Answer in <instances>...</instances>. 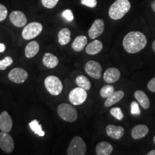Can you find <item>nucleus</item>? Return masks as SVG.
Wrapping results in <instances>:
<instances>
[{
  "instance_id": "39",
  "label": "nucleus",
  "mask_w": 155,
  "mask_h": 155,
  "mask_svg": "<svg viewBox=\"0 0 155 155\" xmlns=\"http://www.w3.org/2000/svg\"><path fill=\"white\" fill-rule=\"evenodd\" d=\"M152 49L155 52V40L153 42V43H152Z\"/></svg>"
},
{
  "instance_id": "3",
  "label": "nucleus",
  "mask_w": 155,
  "mask_h": 155,
  "mask_svg": "<svg viewBox=\"0 0 155 155\" xmlns=\"http://www.w3.org/2000/svg\"><path fill=\"white\" fill-rule=\"evenodd\" d=\"M58 114L62 119L68 122H74L78 118L75 108L68 104H60L58 107Z\"/></svg>"
},
{
  "instance_id": "22",
  "label": "nucleus",
  "mask_w": 155,
  "mask_h": 155,
  "mask_svg": "<svg viewBox=\"0 0 155 155\" xmlns=\"http://www.w3.org/2000/svg\"><path fill=\"white\" fill-rule=\"evenodd\" d=\"M40 45L36 41H32L27 45L25 50V56L28 58H32L38 53Z\"/></svg>"
},
{
  "instance_id": "8",
  "label": "nucleus",
  "mask_w": 155,
  "mask_h": 155,
  "mask_svg": "<svg viewBox=\"0 0 155 155\" xmlns=\"http://www.w3.org/2000/svg\"><path fill=\"white\" fill-rule=\"evenodd\" d=\"M0 149L7 153H11L14 150V139L7 132H0Z\"/></svg>"
},
{
  "instance_id": "11",
  "label": "nucleus",
  "mask_w": 155,
  "mask_h": 155,
  "mask_svg": "<svg viewBox=\"0 0 155 155\" xmlns=\"http://www.w3.org/2000/svg\"><path fill=\"white\" fill-rule=\"evenodd\" d=\"M104 31V22L101 19H97L88 30V35L91 39H96L101 35Z\"/></svg>"
},
{
  "instance_id": "40",
  "label": "nucleus",
  "mask_w": 155,
  "mask_h": 155,
  "mask_svg": "<svg viewBox=\"0 0 155 155\" xmlns=\"http://www.w3.org/2000/svg\"><path fill=\"white\" fill-rule=\"evenodd\" d=\"M153 141H154V144H155V136L154 137V138H153Z\"/></svg>"
},
{
  "instance_id": "38",
  "label": "nucleus",
  "mask_w": 155,
  "mask_h": 155,
  "mask_svg": "<svg viewBox=\"0 0 155 155\" xmlns=\"http://www.w3.org/2000/svg\"><path fill=\"white\" fill-rule=\"evenodd\" d=\"M151 7H152V10L154 11V12H155V1L152 2V5H151Z\"/></svg>"
},
{
  "instance_id": "20",
  "label": "nucleus",
  "mask_w": 155,
  "mask_h": 155,
  "mask_svg": "<svg viewBox=\"0 0 155 155\" xmlns=\"http://www.w3.org/2000/svg\"><path fill=\"white\" fill-rule=\"evenodd\" d=\"M124 92L123 91H114L111 96L106 98V100L104 103V106L106 107H109V106H113L114 104L120 101L124 98Z\"/></svg>"
},
{
  "instance_id": "32",
  "label": "nucleus",
  "mask_w": 155,
  "mask_h": 155,
  "mask_svg": "<svg viewBox=\"0 0 155 155\" xmlns=\"http://www.w3.org/2000/svg\"><path fill=\"white\" fill-rule=\"evenodd\" d=\"M131 113L134 116H138L140 114L141 111L139 109V106L137 101H133L131 104Z\"/></svg>"
},
{
  "instance_id": "7",
  "label": "nucleus",
  "mask_w": 155,
  "mask_h": 155,
  "mask_svg": "<svg viewBox=\"0 0 155 155\" xmlns=\"http://www.w3.org/2000/svg\"><path fill=\"white\" fill-rule=\"evenodd\" d=\"M88 94H87L86 90L80 87L75 88L70 92L68 98L70 102L74 106L81 105L86 101Z\"/></svg>"
},
{
  "instance_id": "26",
  "label": "nucleus",
  "mask_w": 155,
  "mask_h": 155,
  "mask_svg": "<svg viewBox=\"0 0 155 155\" xmlns=\"http://www.w3.org/2000/svg\"><path fill=\"white\" fill-rule=\"evenodd\" d=\"M29 127H30L31 130L33 131L35 134H36L37 135L40 136V137H44L45 134V131L42 130L41 124L39 123L38 120L34 119L32 121H30L29 123Z\"/></svg>"
},
{
  "instance_id": "18",
  "label": "nucleus",
  "mask_w": 155,
  "mask_h": 155,
  "mask_svg": "<svg viewBox=\"0 0 155 155\" xmlns=\"http://www.w3.org/2000/svg\"><path fill=\"white\" fill-rule=\"evenodd\" d=\"M103 49V43L98 40H94L86 46V52L88 55H94L99 53Z\"/></svg>"
},
{
  "instance_id": "36",
  "label": "nucleus",
  "mask_w": 155,
  "mask_h": 155,
  "mask_svg": "<svg viewBox=\"0 0 155 155\" xmlns=\"http://www.w3.org/2000/svg\"><path fill=\"white\" fill-rule=\"evenodd\" d=\"M6 49V46L4 43H0V53H3Z\"/></svg>"
},
{
  "instance_id": "27",
  "label": "nucleus",
  "mask_w": 155,
  "mask_h": 155,
  "mask_svg": "<svg viewBox=\"0 0 155 155\" xmlns=\"http://www.w3.org/2000/svg\"><path fill=\"white\" fill-rule=\"evenodd\" d=\"M115 91L114 87L111 85H106L103 86L100 91V95L102 98H106L108 96H110Z\"/></svg>"
},
{
  "instance_id": "15",
  "label": "nucleus",
  "mask_w": 155,
  "mask_h": 155,
  "mask_svg": "<svg viewBox=\"0 0 155 155\" xmlns=\"http://www.w3.org/2000/svg\"><path fill=\"white\" fill-rule=\"evenodd\" d=\"M121 77V73L116 68H109L104 72V80L108 83L117 82Z\"/></svg>"
},
{
  "instance_id": "5",
  "label": "nucleus",
  "mask_w": 155,
  "mask_h": 155,
  "mask_svg": "<svg viewBox=\"0 0 155 155\" xmlns=\"http://www.w3.org/2000/svg\"><path fill=\"white\" fill-rule=\"evenodd\" d=\"M45 86L48 91L53 96H58L62 92L63 88V83L59 78L55 75H50L45 79Z\"/></svg>"
},
{
  "instance_id": "25",
  "label": "nucleus",
  "mask_w": 155,
  "mask_h": 155,
  "mask_svg": "<svg viewBox=\"0 0 155 155\" xmlns=\"http://www.w3.org/2000/svg\"><path fill=\"white\" fill-rule=\"evenodd\" d=\"M75 83H76L78 86L86 91L90 90L91 88V83L90 81L84 75H78L75 79Z\"/></svg>"
},
{
  "instance_id": "23",
  "label": "nucleus",
  "mask_w": 155,
  "mask_h": 155,
  "mask_svg": "<svg viewBox=\"0 0 155 155\" xmlns=\"http://www.w3.org/2000/svg\"><path fill=\"white\" fill-rule=\"evenodd\" d=\"M88 39L86 36L80 35L75 38L72 43V48L76 52H81L86 47Z\"/></svg>"
},
{
  "instance_id": "30",
  "label": "nucleus",
  "mask_w": 155,
  "mask_h": 155,
  "mask_svg": "<svg viewBox=\"0 0 155 155\" xmlns=\"http://www.w3.org/2000/svg\"><path fill=\"white\" fill-rule=\"evenodd\" d=\"M62 16L65 20H67L68 22H72L74 19V16H73V12L71 10V9H65L62 13Z\"/></svg>"
},
{
  "instance_id": "33",
  "label": "nucleus",
  "mask_w": 155,
  "mask_h": 155,
  "mask_svg": "<svg viewBox=\"0 0 155 155\" xmlns=\"http://www.w3.org/2000/svg\"><path fill=\"white\" fill-rule=\"evenodd\" d=\"M7 14H8V11L5 6L0 4V22L5 20L7 18Z\"/></svg>"
},
{
  "instance_id": "10",
  "label": "nucleus",
  "mask_w": 155,
  "mask_h": 155,
  "mask_svg": "<svg viewBox=\"0 0 155 155\" xmlns=\"http://www.w3.org/2000/svg\"><path fill=\"white\" fill-rule=\"evenodd\" d=\"M8 78L13 83H22L28 79V73L21 68H15L9 73Z\"/></svg>"
},
{
  "instance_id": "34",
  "label": "nucleus",
  "mask_w": 155,
  "mask_h": 155,
  "mask_svg": "<svg viewBox=\"0 0 155 155\" xmlns=\"http://www.w3.org/2000/svg\"><path fill=\"white\" fill-rule=\"evenodd\" d=\"M81 4L90 8H94L97 5V0H81Z\"/></svg>"
},
{
  "instance_id": "4",
  "label": "nucleus",
  "mask_w": 155,
  "mask_h": 155,
  "mask_svg": "<svg viewBox=\"0 0 155 155\" xmlns=\"http://www.w3.org/2000/svg\"><path fill=\"white\" fill-rule=\"evenodd\" d=\"M86 144L81 137L76 136L73 137L68 148L67 150V154L68 155H84L86 154Z\"/></svg>"
},
{
  "instance_id": "29",
  "label": "nucleus",
  "mask_w": 155,
  "mask_h": 155,
  "mask_svg": "<svg viewBox=\"0 0 155 155\" xmlns=\"http://www.w3.org/2000/svg\"><path fill=\"white\" fill-rule=\"evenodd\" d=\"M110 113H111V114L114 116V117H115L116 119L119 120V121L123 119L124 114L123 112H122L121 108L119 107L112 108L110 110Z\"/></svg>"
},
{
  "instance_id": "19",
  "label": "nucleus",
  "mask_w": 155,
  "mask_h": 155,
  "mask_svg": "<svg viewBox=\"0 0 155 155\" xmlns=\"http://www.w3.org/2000/svg\"><path fill=\"white\" fill-rule=\"evenodd\" d=\"M134 97L141 107L144 109H148L150 106V101L147 95L141 90H137L134 92Z\"/></svg>"
},
{
  "instance_id": "13",
  "label": "nucleus",
  "mask_w": 155,
  "mask_h": 155,
  "mask_svg": "<svg viewBox=\"0 0 155 155\" xmlns=\"http://www.w3.org/2000/svg\"><path fill=\"white\" fill-rule=\"evenodd\" d=\"M12 119L8 112H2L0 114V130L9 133L12 129Z\"/></svg>"
},
{
  "instance_id": "17",
  "label": "nucleus",
  "mask_w": 155,
  "mask_h": 155,
  "mask_svg": "<svg viewBox=\"0 0 155 155\" xmlns=\"http://www.w3.org/2000/svg\"><path fill=\"white\" fill-rule=\"evenodd\" d=\"M112 152L113 146L107 141H101L96 147V153L98 155H109Z\"/></svg>"
},
{
  "instance_id": "35",
  "label": "nucleus",
  "mask_w": 155,
  "mask_h": 155,
  "mask_svg": "<svg viewBox=\"0 0 155 155\" xmlns=\"http://www.w3.org/2000/svg\"><path fill=\"white\" fill-rule=\"evenodd\" d=\"M147 88L150 91L155 93V77L149 81L148 84H147Z\"/></svg>"
},
{
  "instance_id": "16",
  "label": "nucleus",
  "mask_w": 155,
  "mask_h": 155,
  "mask_svg": "<svg viewBox=\"0 0 155 155\" xmlns=\"http://www.w3.org/2000/svg\"><path fill=\"white\" fill-rule=\"evenodd\" d=\"M149 131L150 129L147 126L144 124L137 125L131 130V137L134 139H142L148 134Z\"/></svg>"
},
{
  "instance_id": "31",
  "label": "nucleus",
  "mask_w": 155,
  "mask_h": 155,
  "mask_svg": "<svg viewBox=\"0 0 155 155\" xmlns=\"http://www.w3.org/2000/svg\"><path fill=\"white\" fill-rule=\"evenodd\" d=\"M59 0H42V3L45 7L48 9H53L57 5Z\"/></svg>"
},
{
  "instance_id": "14",
  "label": "nucleus",
  "mask_w": 155,
  "mask_h": 155,
  "mask_svg": "<svg viewBox=\"0 0 155 155\" xmlns=\"http://www.w3.org/2000/svg\"><path fill=\"white\" fill-rule=\"evenodd\" d=\"M106 131L108 137L114 139H120L124 134V129L123 127L113 124L108 125L106 128Z\"/></svg>"
},
{
  "instance_id": "12",
  "label": "nucleus",
  "mask_w": 155,
  "mask_h": 155,
  "mask_svg": "<svg viewBox=\"0 0 155 155\" xmlns=\"http://www.w3.org/2000/svg\"><path fill=\"white\" fill-rule=\"evenodd\" d=\"M9 19L12 25L17 28H22L27 25V17L21 11H13L9 15Z\"/></svg>"
},
{
  "instance_id": "6",
  "label": "nucleus",
  "mask_w": 155,
  "mask_h": 155,
  "mask_svg": "<svg viewBox=\"0 0 155 155\" xmlns=\"http://www.w3.org/2000/svg\"><path fill=\"white\" fill-rule=\"evenodd\" d=\"M42 30V25L40 22H31L25 25L23 29L22 35L25 40H32L41 33Z\"/></svg>"
},
{
  "instance_id": "21",
  "label": "nucleus",
  "mask_w": 155,
  "mask_h": 155,
  "mask_svg": "<svg viewBox=\"0 0 155 155\" xmlns=\"http://www.w3.org/2000/svg\"><path fill=\"white\" fill-rule=\"evenodd\" d=\"M58 63H59L58 58L52 53H46L42 58V63L48 68H54L58 65Z\"/></svg>"
},
{
  "instance_id": "28",
  "label": "nucleus",
  "mask_w": 155,
  "mask_h": 155,
  "mask_svg": "<svg viewBox=\"0 0 155 155\" xmlns=\"http://www.w3.org/2000/svg\"><path fill=\"white\" fill-rule=\"evenodd\" d=\"M13 59L10 56H7L0 61V71H5L12 64Z\"/></svg>"
},
{
  "instance_id": "2",
  "label": "nucleus",
  "mask_w": 155,
  "mask_h": 155,
  "mask_svg": "<svg viewBox=\"0 0 155 155\" xmlns=\"http://www.w3.org/2000/svg\"><path fill=\"white\" fill-rule=\"evenodd\" d=\"M131 4L129 0H116L108 9V15L114 20L121 19L130 10Z\"/></svg>"
},
{
  "instance_id": "37",
  "label": "nucleus",
  "mask_w": 155,
  "mask_h": 155,
  "mask_svg": "<svg viewBox=\"0 0 155 155\" xmlns=\"http://www.w3.org/2000/svg\"><path fill=\"white\" fill-rule=\"evenodd\" d=\"M147 155H155V150H151L147 153Z\"/></svg>"
},
{
  "instance_id": "24",
  "label": "nucleus",
  "mask_w": 155,
  "mask_h": 155,
  "mask_svg": "<svg viewBox=\"0 0 155 155\" xmlns=\"http://www.w3.org/2000/svg\"><path fill=\"white\" fill-rule=\"evenodd\" d=\"M58 42L61 45H65L69 43L71 39V31L68 28H63L58 32Z\"/></svg>"
},
{
  "instance_id": "9",
  "label": "nucleus",
  "mask_w": 155,
  "mask_h": 155,
  "mask_svg": "<svg viewBox=\"0 0 155 155\" xmlns=\"http://www.w3.org/2000/svg\"><path fill=\"white\" fill-rule=\"evenodd\" d=\"M85 71L93 78L99 79L102 75V67L101 64L95 61H89L85 65Z\"/></svg>"
},
{
  "instance_id": "1",
  "label": "nucleus",
  "mask_w": 155,
  "mask_h": 155,
  "mask_svg": "<svg viewBox=\"0 0 155 155\" xmlns=\"http://www.w3.org/2000/svg\"><path fill=\"white\" fill-rule=\"evenodd\" d=\"M147 45L146 36L139 31H131L123 40V47L127 53L134 54L142 50Z\"/></svg>"
}]
</instances>
